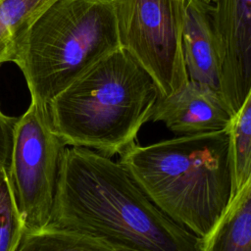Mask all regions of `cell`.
<instances>
[{"mask_svg": "<svg viewBox=\"0 0 251 251\" xmlns=\"http://www.w3.org/2000/svg\"><path fill=\"white\" fill-rule=\"evenodd\" d=\"M50 223L109 251H201V238L160 210L119 160L86 147L62 153Z\"/></svg>", "mask_w": 251, "mask_h": 251, "instance_id": "6da1fadb", "label": "cell"}, {"mask_svg": "<svg viewBox=\"0 0 251 251\" xmlns=\"http://www.w3.org/2000/svg\"><path fill=\"white\" fill-rule=\"evenodd\" d=\"M119 156L151 201L201 240L231 200L227 128L147 145L134 142Z\"/></svg>", "mask_w": 251, "mask_h": 251, "instance_id": "7a4b0ae2", "label": "cell"}, {"mask_svg": "<svg viewBox=\"0 0 251 251\" xmlns=\"http://www.w3.org/2000/svg\"><path fill=\"white\" fill-rule=\"evenodd\" d=\"M159 97L155 80L121 46L59 92L48 109L66 146L113 157L136 142Z\"/></svg>", "mask_w": 251, "mask_h": 251, "instance_id": "3957f363", "label": "cell"}, {"mask_svg": "<svg viewBox=\"0 0 251 251\" xmlns=\"http://www.w3.org/2000/svg\"><path fill=\"white\" fill-rule=\"evenodd\" d=\"M121 47L114 0H56L23 37L15 63L30 99L49 102Z\"/></svg>", "mask_w": 251, "mask_h": 251, "instance_id": "277c9868", "label": "cell"}, {"mask_svg": "<svg viewBox=\"0 0 251 251\" xmlns=\"http://www.w3.org/2000/svg\"><path fill=\"white\" fill-rule=\"evenodd\" d=\"M66 147L55 132L48 105L30 99L17 118L8 166L12 188L25 221V232L50 223L59 165Z\"/></svg>", "mask_w": 251, "mask_h": 251, "instance_id": "5b68a950", "label": "cell"}, {"mask_svg": "<svg viewBox=\"0 0 251 251\" xmlns=\"http://www.w3.org/2000/svg\"><path fill=\"white\" fill-rule=\"evenodd\" d=\"M121 46L166 96L188 80L181 36L185 0H114Z\"/></svg>", "mask_w": 251, "mask_h": 251, "instance_id": "8992f818", "label": "cell"}, {"mask_svg": "<svg viewBox=\"0 0 251 251\" xmlns=\"http://www.w3.org/2000/svg\"><path fill=\"white\" fill-rule=\"evenodd\" d=\"M220 90L233 115L251 90V0H216Z\"/></svg>", "mask_w": 251, "mask_h": 251, "instance_id": "52a82bcc", "label": "cell"}, {"mask_svg": "<svg viewBox=\"0 0 251 251\" xmlns=\"http://www.w3.org/2000/svg\"><path fill=\"white\" fill-rule=\"evenodd\" d=\"M232 117L219 89L188 79L171 94L158 98L149 122L163 123L176 135H188L226 129Z\"/></svg>", "mask_w": 251, "mask_h": 251, "instance_id": "ba28073f", "label": "cell"}, {"mask_svg": "<svg viewBox=\"0 0 251 251\" xmlns=\"http://www.w3.org/2000/svg\"><path fill=\"white\" fill-rule=\"evenodd\" d=\"M212 7L203 0H185L181 45L188 79L220 90L218 42Z\"/></svg>", "mask_w": 251, "mask_h": 251, "instance_id": "9c48e42d", "label": "cell"}, {"mask_svg": "<svg viewBox=\"0 0 251 251\" xmlns=\"http://www.w3.org/2000/svg\"><path fill=\"white\" fill-rule=\"evenodd\" d=\"M201 251H251V178L231 198Z\"/></svg>", "mask_w": 251, "mask_h": 251, "instance_id": "30bf717a", "label": "cell"}, {"mask_svg": "<svg viewBox=\"0 0 251 251\" xmlns=\"http://www.w3.org/2000/svg\"><path fill=\"white\" fill-rule=\"evenodd\" d=\"M55 1L0 0V65L14 62L28 28Z\"/></svg>", "mask_w": 251, "mask_h": 251, "instance_id": "8fae6325", "label": "cell"}, {"mask_svg": "<svg viewBox=\"0 0 251 251\" xmlns=\"http://www.w3.org/2000/svg\"><path fill=\"white\" fill-rule=\"evenodd\" d=\"M232 196L251 178V90L227 127Z\"/></svg>", "mask_w": 251, "mask_h": 251, "instance_id": "7c38bea8", "label": "cell"}, {"mask_svg": "<svg viewBox=\"0 0 251 251\" xmlns=\"http://www.w3.org/2000/svg\"><path fill=\"white\" fill-rule=\"evenodd\" d=\"M18 251H109L97 239L49 223L42 228L25 232Z\"/></svg>", "mask_w": 251, "mask_h": 251, "instance_id": "4fadbf2b", "label": "cell"}, {"mask_svg": "<svg viewBox=\"0 0 251 251\" xmlns=\"http://www.w3.org/2000/svg\"><path fill=\"white\" fill-rule=\"evenodd\" d=\"M25 221L12 188L8 165L0 162V251H18Z\"/></svg>", "mask_w": 251, "mask_h": 251, "instance_id": "5bb4252c", "label": "cell"}, {"mask_svg": "<svg viewBox=\"0 0 251 251\" xmlns=\"http://www.w3.org/2000/svg\"><path fill=\"white\" fill-rule=\"evenodd\" d=\"M17 118L5 115L0 109V162L9 166L14 127Z\"/></svg>", "mask_w": 251, "mask_h": 251, "instance_id": "9a60e30c", "label": "cell"}, {"mask_svg": "<svg viewBox=\"0 0 251 251\" xmlns=\"http://www.w3.org/2000/svg\"><path fill=\"white\" fill-rule=\"evenodd\" d=\"M204 2H206V3H208V4H214L215 2H216V0H203Z\"/></svg>", "mask_w": 251, "mask_h": 251, "instance_id": "2e32d148", "label": "cell"}]
</instances>
